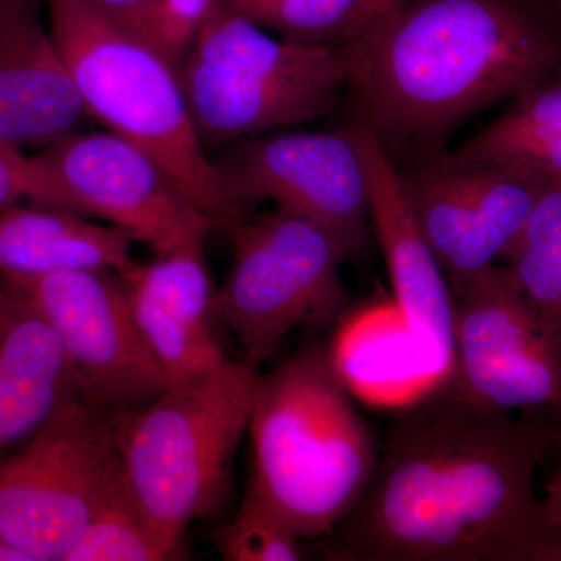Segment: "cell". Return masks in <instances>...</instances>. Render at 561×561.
Wrapping results in <instances>:
<instances>
[{"instance_id": "obj_10", "label": "cell", "mask_w": 561, "mask_h": 561, "mask_svg": "<svg viewBox=\"0 0 561 561\" xmlns=\"http://www.w3.org/2000/svg\"><path fill=\"white\" fill-rule=\"evenodd\" d=\"M213 162L242 213L271 201L331 231L351 253L367 241L370 179L356 127L250 136L220 147Z\"/></svg>"}, {"instance_id": "obj_23", "label": "cell", "mask_w": 561, "mask_h": 561, "mask_svg": "<svg viewBox=\"0 0 561 561\" xmlns=\"http://www.w3.org/2000/svg\"><path fill=\"white\" fill-rule=\"evenodd\" d=\"M301 535L261 502L243 496L241 508L224 530L217 548L228 561L301 560Z\"/></svg>"}, {"instance_id": "obj_2", "label": "cell", "mask_w": 561, "mask_h": 561, "mask_svg": "<svg viewBox=\"0 0 561 561\" xmlns=\"http://www.w3.org/2000/svg\"><path fill=\"white\" fill-rule=\"evenodd\" d=\"M341 47L382 142L432 138L561 65L552 0H402Z\"/></svg>"}, {"instance_id": "obj_28", "label": "cell", "mask_w": 561, "mask_h": 561, "mask_svg": "<svg viewBox=\"0 0 561 561\" xmlns=\"http://www.w3.org/2000/svg\"><path fill=\"white\" fill-rule=\"evenodd\" d=\"M0 561H31V559L0 537Z\"/></svg>"}, {"instance_id": "obj_8", "label": "cell", "mask_w": 561, "mask_h": 561, "mask_svg": "<svg viewBox=\"0 0 561 561\" xmlns=\"http://www.w3.org/2000/svg\"><path fill=\"white\" fill-rule=\"evenodd\" d=\"M121 474L111 413L70 401L0 459V537L31 561H65Z\"/></svg>"}, {"instance_id": "obj_21", "label": "cell", "mask_w": 561, "mask_h": 561, "mask_svg": "<svg viewBox=\"0 0 561 561\" xmlns=\"http://www.w3.org/2000/svg\"><path fill=\"white\" fill-rule=\"evenodd\" d=\"M402 0H220L280 38L343 46Z\"/></svg>"}, {"instance_id": "obj_18", "label": "cell", "mask_w": 561, "mask_h": 561, "mask_svg": "<svg viewBox=\"0 0 561 561\" xmlns=\"http://www.w3.org/2000/svg\"><path fill=\"white\" fill-rule=\"evenodd\" d=\"M133 239L111 225L55 206L0 209V275L36 278L72 271L122 272L131 264Z\"/></svg>"}, {"instance_id": "obj_12", "label": "cell", "mask_w": 561, "mask_h": 561, "mask_svg": "<svg viewBox=\"0 0 561 561\" xmlns=\"http://www.w3.org/2000/svg\"><path fill=\"white\" fill-rule=\"evenodd\" d=\"M3 278L49 321L81 393L92 404L110 413L136 411L171 386L140 332L119 273Z\"/></svg>"}, {"instance_id": "obj_4", "label": "cell", "mask_w": 561, "mask_h": 561, "mask_svg": "<svg viewBox=\"0 0 561 561\" xmlns=\"http://www.w3.org/2000/svg\"><path fill=\"white\" fill-rule=\"evenodd\" d=\"M257 375L245 362L227 359L171 383L144 408L111 413L133 497L158 534L181 551L191 524L217 515L230 497Z\"/></svg>"}, {"instance_id": "obj_11", "label": "cell", "mask_w": 561, "mask_h": 561, "mask_svg": "<svg viewBox=\"0 0 561 561\" xmlns=\"http://www.w3.org/2000/svg\"><path fill=\"white\" fill-rule=\"evenodd\" d=\"M445 382L490 411L561 415V337L505 265L454 297V365Z\"/></svg>"}, {"instance_id": "obj_17", "label": "cell", "mask_w": 561, "mask_h": 561, "mask_svg": "<svg viewBox=\"0 0 561 561\" xmlns=\"http://www.w3.org/2000/svg\"><path fill=\"white\" fill-rule=\"evenodd\" d=\"M80 397L57 332L0 275V459Z\"/></svg>"}, {"instance_id": "obj_5", "label": "cell", "mask_w": 561, "mask_h": 561, "mask_svg": "<svg viewBox=\"0 0 561 561\" xmlns=\"http://www.w3.org/2000/svg\"><path fill=\"white\" fill-rule=\"evenodd\" d=\"M46 2L51 38L91 119L146 150L219 227L245 216L198 138L179 69L90 0Z\"/></svg>"}, {"instance_id": "obj_22", "label": "cell", "mask_w": 561, "mask_h": 561, "mask_svg": "<svg viewBox=\"0 0 561 561\" xmlns=\"http://www.w3.org/2000/svg\"><path fill=\"white\" fill-rule=\"evenodd\" d=\"M184 551L164 540L133 497L124 472L114 482L65 561H168Z\"/></svg>"}, {"instance_id": "obj_29", "label": "cell", "mask_w": 561, "mask_h": 561, "mask_svg": "<svg viewBox=\"0 0 561 561\" xmlns=\"http://www.w3.org/2000/svg\"><path fill=\"white\" fill-rule=\"evenodd\" d=\"M553 2V5L557 7V10L560 11V14H561V0H552Z\"/></svg>"}, {"instance_id": "obj_24", "label": "cell", "mask_w": 561, "mask_h": 561, "mask_svg": "<svg viewBox=\"0 0 561 561\" xmlns=\"http://www.w3.org/2000/svg\"><path fill=\"white\" fill-rule=\"evenodd\" d=\"M220 5V0H157L154 49L180 68L202 25Z\"/></svg>"}, {"instance_id": "obj_6", "label": "cell", "mask_w": 561, "mask_h": 561, "mask_svg": "<svg viewBox=\"0 0 561 561\" xmlns=\"http://www.w3.org/2000/svg\"><path fill=\"white\" fill-rule=\"evenodd\" d=\"M206 150L327 116L348 88L341 47L276 38L217 7L179 68Z\"/></svg>"}, {"instance_id": "obj_25", "label": "cell", "mask_w": 561, "mask_h": 561, "mask_svg": "<svg viewBox=\"0 0 561 561\" xmlns=\"http://www.w3.org/2000/svg\"><path fill=\"white\" fill-rule=\"evenodd\" d=\"M21 203L50 206L49 190L35 154L0 139V209Z\"/></svg>"}, {"instance_id": "obj_7", "label": "cell", "mask_w": 561, "mask_h": 561, "mask_svg": "<svg viewBox=\"0 0 561 561\" xmlns=\"http://www.w3.org/2000/svg\"><path fill=\"white\" fill-rule=\"evenodd\" d=\"M228 228L234 254L214 294V317L257 370L291 331L342 316L348 291L341 268L353 253L331 231L278 208Z\"/></svg>"}, {"instance_id": "obj_19", "label": "cell", "mask_w": 561, "mask_h": 561, "mask_svg": "<svg viewBox=\"0 0 561 561\" xmlns=\"http://www.w3.org/2000/svg\"><path fill=\"white\" fill-rule=\"evenodd\" d=\"M451 154L561 180V65L518 92L497 119Z\"/></svg>"}, {"instance_id": "obj_14", "label": "cell", "mask_w": 561, "mask_h": 561, "mask_svg": "<svg viewBox=\"0 0 561 561\" xmlns=\"http://www.w3.org/2000/svg\"><path fill=\"white\" fill-rule=\"evenodd\" d=\"M354 127L370 179L371 228L382 250L398 311L421 356L445 381L454 365L451 287L416 224L402 173L386 144L364 121Z\"/></svg>"}, {"instance_id": "obj_16", "label": "cell", "mask_w": 561, "mask_h": 561, "mask_svg": "<svg viewBox=\"0 0 561 561\" xmlns=\"http://www.w3.org/2000/svg\"><path fill=\"white\" fill-rule=\"evenodd\" d=\"M140 332L169 383L186 381L228 359L214 337V294L203 250L133 261L119 272Z\"/></svg>"}, {"instance_id": "obj_15", "label": "cell", "mask_w": 561, "mask_h": 561, "mask_svg": "<svg viewBox=\"0 0 561 561\" xmlns=\"http://www.w3.org/2000/svg\"><path fill=\"white\" fill-rule=\"evenodd\" d=\"M41 0H0V139L43 150L91 119Z\"/></svg>"}, {"instance_id": "obj_1", "label": "cell", "mask_w": 561, "mask_h": 561, "mask_svg": "<svg viewBox=\"0 0 561 561\" xmlns=\"http://www.w3.org/2000/svg\"><path fill=\"white\" fill-rule=\"evenodd\" d=\"M557 446V424L512 420L445 382L391 424L335 549L364 561H561V526L535 493Z\"/></svg>"}, {"instance_id": "obj_30", "label": "cell", "mask_w": 561, "mask_h": 561, "mask_svg": "<svg viewBox=\"0 0 561 561\" xmlns=\"http://www.w3.org/2000/svg\"><path fill=\"white\" fill-rule=\"evenodd\" d=\"M561 442V423H560V426H559V443Z\"/></svg>"}, {"instance_id": "obj_20", "label": "cell", "mask_w": 561, "mask_h": 561, "mask_svg": "<svg viewBox=\"0 0 561 561\" xmlns=\"http://www.w3.org/2000/svg\"><path fill=\"white\" fill-rule=\"evenodd\" d=\"M505 260L524 298L561 337V180L545 184Z\"/></svg>"}, {"instance_id": "obj_13", "label": "cell", "mask_w": 561, "mask_h": 561, "mask_svg": "<svg viewBox=\"0 0 561 561\" xmlns=\"http://www.w3.org/2000/svg\"><path fill=\"white\" fill-rule=\"evenodd\" d=\"M405 195L453 297L507 256L548 180L451 153L402 173Z\"/></svg>"}, {"instance_id": "obj_27", "label": "cell", "mask_w": 561, "mask_h": 561, "mask_svg": "<svg viewBox=\"0 0 561 561\" xmlns=\"http://www.w3.org/2000/svg\"><path fill=\"white\" fill-rule=\"evenodd\" d=\"M556 451H561V442L557 446ZM542 504H545L549 518L561 526V461L559 467L549 476L548 481H546Z\"/></svg>"}, {"instance_id": "obj_3", "label": "cell", "mask_w": 561, "mask_h": 561, "mask_svg": "<svg viewBox=\"0 0 561 561\" xmlns=\"http://www.w3.org/2000/svg\"><path fill=\"white\" fill-rule=\"evenodd\" d=\"M247 434V496L308 538L331 535L357 507L381 454L341 362L317 343L257 375Z\"/></svg>"}, {"instance_id": "obj_26", "label": "cell", "mask_w": 561, "mask_h": 561, "mask_svg": "<svg viewBox=\"0 0 561 561\" xmlns=\"http://www.w3.org/2000/svg\"><path fill=\"white\" fill-rule=\"evenodd\" d=\"M90 2L125 31L146 39L147 43L151 44L153 41L157 0H90Z\"/></svg>"}, {"instance_id": "obj_9", "label": "cell", "mask_w": 561, "mask_h": 561, "mask_svg": "<svg viewBox=\"0 0 561 561\" xmlns=\"http://www.w3.org/2000/svg\"><path fill=\"white\" fill-rule=\"evenodd\" d=\"M35 157L50 206L106 221L157 256L203 250L219 227L160 162L116 133H70Z\"/></svg>"}]
</instances>
